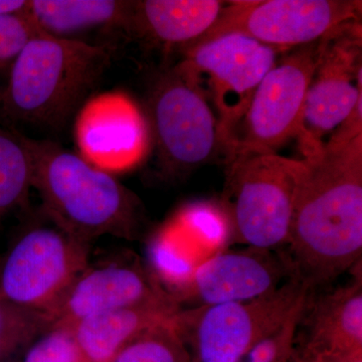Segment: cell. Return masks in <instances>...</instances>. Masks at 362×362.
<instances>
[{
	"label": "cell",
	"instance_id": "cell-27",
	"mask_svg": "<svg viewBox=\"0 0 362 362\" xmlns=\"http://www.w3.org/2000/svg\"><path fill=\"white\" fill-rule=\"evenodd\" d=\"M319 359H320L321 362H325V358H324V356H321L320 358H319Z\"/></svg>",
	"mask_w": 362,
	"mask_h": 362
},
{
	"label": "cell",
	"instance_id": "cell-2",
	"mask_svg": "<svg viewBox=\"0 0 362 362\" xmlns=\"http://www.w3.org/2000/svg\"><path fill=\"white\" fill-rule=\"evenodd\" d=\"M25 141L32 156L33 188L52 226L87 244L104 235L139 238L144 211L130 189L58 143L28 136Z\"/></svg>",
	"mask_w": 362,
	"mask_h": 362
},
{
	"label": "cell",
	"instance_id": "cell-10",
	"mask_svg": "<svg viewBox=\"0 0 362 362\" xmlns=\"http://www.w3.org/2000/svg\"><path fill=\"white\" fill-rule=\"evenodd\" d=\"M89 265L90 244L54 226L30 228L0 262V298L45 313Z\"/></svg>",
	"mask_w": 362,
	"mask_h": 362
},
{
	"label": "cell",
	"instance_id": "cell-12",
	"mask_svg": "<svg viewBox=\"0 0 362 362\" xmlns=\"http://www.w3.org/2000/svg\"><path fill=\"white\" fill-rule=\"evenodd\" d=\"M294 277L287 254L246 247L214 255L192 271L173 298L180 306L190 307L249 301L275 291Z\"/></svg>",
	"mask_w": 362,
	"mask_h": 362
},
{
	"label": "cell",
	"instance_id": "cell-4",
	"mask_svg": "<svg viewBox=\"0 0 362 362\" xmlns=\"http://www.w3.org/2000/svg\"><path fill=\"white\" fill-rule=\"evenodd\" d=\"M300 166L277 153L228 162L225 211L233 243L270 251L287 246Z\"/></svg>",
	"mask_w": 362,
	"mask_h": 362
},
{
	"label": "cell",
	"instance_id": "cell-8",
	"mask_svg": "<svg viewBox=\"0 0 362 362\" xmlns=\"http://www.w3.org/2000/svg\"><path fill=\"white\" fill-rule=\"evenodd\" d=\"M361 11L362 2L357 0L226 2L213 28L187 49L228 33H240L276 51L287 52L315 44L338 26L361 20Z\"/></svg>",
	"mask_w": 362,
	"mask_h": 362
},
{
	"label": "cell",
	"instance_id": "cell-20",
	"mask_svg": "<svg viewBox=\"0 0 362 362\" xmlns=\"http://www.w3.org/2000/svg\"><path fill=\"white\" fill-rule=\"evenodd\" d=\"M173 319L138 335L112 362H187L183 341L176 332Z\"/></svg>",
	"mask_w": 362,
	"mask_h": 362
},
{
	"label": "cell",
	"instance_id": "cell-7",
	"mask_svg": "<svg viewBox=\"0 0 362 362\" xmlns=\"http://www.w3.org/2000/svg\"><path fill=\"white\" fill-rule=\"evenodd\" d=\"M185 52L187 58L178 66L213 102L225 154L252 95L280 52L240 33L221 35Z\"/></svg>",
	"mask_w": 362,
	"mask_h": 362
},
{
	"label": "cell",
	"instance_id": "cell-5",
	"mask_svg": "<svg viewBox=\"0 0 362 362\" xmlns=\"http://www.w3.org/2000/svg\"><path fill=\"white\" fill-rule=\"evenodd\" d=\"M298 277L249 301L180 309L176 332L190 342L199 362H238L257 343L275 332L310 294Z\"/></svg>",
	"mask_w": 362,
	"mask_h": 362
},
{
	"label": "cell",
	"instance_id": "cell-21",
	"mask_svg": "<svg viewBox=\"0 0 362 362\" xmlns=\"http://www.w3.org/2000/svg\"><path fill=\"white\" fill-rule=\"evenodd\" d=\"M49 329V320L44 312L0 298V357Z\"/></svg>",
	"mask_w": 362,
	"mask_h": 362
},
{
	"label": "cell",
	"instance_id": "cell-26",
	"mask_svg": "<svg viewBox=\"0 0 362 362\" xmlns=\"http://www.w3.org/2000/svg\"><path fill=\"white\" fill-rule=\"evenodd\" d=\"M361 352H357V354H354V356H350V361L361 362Z\"/></svg>",
	"mask_w": 362,
	"mask_h": 362
},
{
	"label": "cell",
	"instance_id": "cell-22",
	"mask_svg": "<svg viewBox=\"0 0 362 362\" xmlns=\"http://www.w3.org/2000/svg\"><path fill=\"white\" fill-rule=\"evenodd\" d=\"M28 11L0 16V100L16 57L33 35L42 32L33 23Z\"/></svg>",
	"mask_w": 362,
	"mask_h": 362
},
{
	"label": "cell",
	"instance_id": "cell-9",
	"mask_svg": "<svg viewBox=\"0 0 362 362\" xmlns=\"http://www.w3.org/2000/svg\"><path fill=\"white\" fill-rule=\"evenodd\" d=\"M317 45L297 47L268 71L233 131L226 150V163L251 154L276 153L288 140L297 137L315 71Z\"/></svg>",
	"mask_w": 362,
	"mask_h": 362
},
{
	"label": "cell",
	"instance_id": "cell-3",
	"mask_svg": "<svg viewBox=\"0 0 362 362\" xmlns=\"http://www.w3.org/2000/svg\"><path fill=\"white\" fill-rule=\"evenodd\" d=\"M113 51L107 44L37 33L14 61L0 115L11 122L62 129L88 101Z\"/></svg>",
	"mask_w": 362,
	"mask_h": 362
},
{
	"label": "cell",
	"instance_id": "cell-17",
	"mask_svg": "<svg viewBox=\"0 0 362 362\" xmlns=\"http://www.w3.org/2000/svg\"><path fill=\"white\" fill-rule=\"evenodd\" d=\"M310 329L314 349L341 352L346 356L361 352L362 279L361 271L354 281L312 299L307 298L303 312Z\"/></svg>",
	"mask_w": 362,
	"mask_h": 362
},
{
	"label": "cell",
	"instance_id": "cell-18",
	"mask_svg": "<svg viewBox=\"0 0 362 362\" xmlns=\"http://www.w3.org/2000/svg\"><path fill=\"white\" fill-rule=\"evenodd\" d=\"M131 4L118 0H32L28 11L42 33L71 40L93 28L127 30Z\"/></svg>",
	"mask_w": 362,
	"mask_h": 362
},
{
	"label": "cell",
	"instance_id": "cell-23",
	"mask_svg": "<svg viewBox=\"0 0 362 362\" xmlns=\"http://www.w3.org/2000/svg\"><path fill=\"white\" fill-rule=\"evenodd\" d=\"M307 298L298 305L279 329L257 343L238 362H281L291 346L298 326L301 322Z\"/></svg>",
	"mask_w": 362,
	"mask_h": 362
},
{
	"label": "cell",
	"instance_id": "cell-24",
	"mask_svg": "<svg viewBox=\"0 0 362 362\" xmlns=\"http://www.w3.org/2000/svg\"><path fill=\"white\" fill-rule=\"evenodd\" d=\"M23 362H80L73 332L66 328L47 330L30 347Z\"/></svg>",
	"mask_w": 362,
	"mask_h": 362
},
{
	"label": "cell",
	"instance_id": "cell-1",
	"mask_svg": "<svg viewBox=\"0 0 362 362\" xmlns=\"http://www.w3.org/2000/svg\"><path fill=\"white\" fill-rule=\"evenodd\" d=\"M286 247L310 292L361 263L362 135L302 159Z\"/></svg>",
	"mask_w": 362,
	"mask_h": 362
},
{
	"label": "cell",
	"instance_id": "cell-14",
	"mask_svg": "<svg viewBox=\"0 0 362 362\" xmlns=\"http://www.w3.org/2000/svg\"><path fill=\"white\" fill-rule=\"evenodd\" d=\"M173 297L137 262L88 266L45 316L52 328L71 329L89 317Z\"/></svg>",
	"mask_w": 362,
	"mask_h": 362
},
{
	"label": "cell",
	"instance_id": "cell-19",
	"mask_svg": "<svg viewBox=\"0 0 362 362\" xmlns=\"http://www.w3.org/2000/svg\"><path fill=\"white\" fill-rule=\"evenodd\" d=\"M32 188V156L25 135L0 124V226L25 206Z\"/></svg>",
	"mask_w": 362,
	"mask_h": 362
},
{
	"label": "cell",
	"instance_id": "cell-11",
	"mask_svg": "<svg viewBox=\"0 0 362 362\" xmlns=\"http://www.w3.org/2000/svg\"><path fill=\"white\" fill-rule=\"evenodd\" d=\"M361 44V20L338 26L319 40L297 136L305 157L322 148L323 138L362 100Z\"/></svg>",
	"mask_w": 362,
	"mask_h": 362
},
{
	"label": "cell",
	"instance_id": "cell-16",
	"mask_svg": "<svg viewBox=\"0 0 362 362\" xmlns=\"http://www.w3.org/2000/svg\"><path fill=\"white\" fill-rule=\"evenodd\" d=\"M180 309L175 298L169 297L80 321L71 328L77 343L80 362L113 361L135 337L173 318Z\"/></svg>",
	"mask_w": 362,
	"mask_h": 362
},
{
	"label": "cell",
	"instance_id": "cell-6",
	"mask_svg": "<svg viewBox=\"0 0 362 362\" xmlns=\"http://www.w3.org/2000/svg\"><path fill=\"white\" fill-rule=\"evenodd\" d=\"M147 110L159 168L165 177L180 178L221 152L213 109L199 85L180 66L157 78Z\"/></svg>",
	"mask_w": 362,
	"mask_h": 362
},
{
	"label": "cell",
	"instance_id": "cell-15",
	"mask_svg": "<svg viewBox=\"0 0 362 362\" xmlns=\"http://www.w3.org/2000/svg\"><path fill=\"white\" fill-rule=\"evenodd\" d=\"M226 6L218 0L132 1L127 30L168 49H187L213 28Z\"/></svg>",
	"mask_w": 362,
	"mask_h": 362
},
{
	"label": "cell",
	"instance_id": "cell-25",
	"mask_svg": "<svg viewBox=\"0 0 362 362\" xmlns=\"http://www.w3.org/2000/svg\"><path fill=\"white\" fill-rule=\"evenodd\" d=\"M28 4L30 1L25 0H0V16L25 13Z\"/></svg>",
	"mask_w": 362,
	"mask_h": 362
},
{
	"label": "cell",
	"instance_id": "cell-13",
	"mask_svg": "<svg viewBox=\"0 0 362 362\" xmlns=\"http://www.w3.org/2000/svg\"><path fill=\"white\" fill-rule=\"evenodd\" d=\"M75 138L80 156L95 168L115 173L138 165L150 144L148 120L127 95L108 92L78 110Z\"/></svg>",
	"mask_w": 362,
	"mask_h": 362
}]
</instances>
